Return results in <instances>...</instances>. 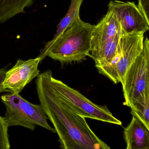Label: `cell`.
<instances>
[{
  "instance_id": "cell-7",
  "label": "cell",
  "mask_w": 149,
  "mask_h": 149,
  "mask_svg": "<svg viewBox=\"0 0 149 149\" xmlns=\"http://www.w3.org/2000/svg\"><path fill=\"white\" fill-rule=\"evenodd\" d=\"M51 80L55 90L60 98L74 111L85 118L122 125L106 106H101L91 102L77 90L70 88L52 76Z\"/></svg>"
},
{
  "instance_id": "cell-3",
  "label": "cell",
  "mask_w": 149,
  "mask_h": 149,
  "mask_svg": "<svg viewBox=\"0 0 149 149\" xmlns=\"http://www.w3.org/2000/svg\"><path fill=\"white\" fill-rule=\"evenodd\" d=\"M122 30L113 10L108 9L106 14L97 25H94L91 35V57L96 68L111 63L116 55Z\"/></svg>"
},
{
  "instance_id": "cell-8",
  "label": "cell",
  "mask_w": 149,
  "mask_h": 149,
  "mask_svg": "<svg viewBox=\"0 0 149 149\" xmlns=\"http://www.w3.org/2000/svg\"><path fill=\"white\" fill-rule=\"evenodd\" d=\"M108 7L116 14L121 26L122 34L144 33L149 30V21L134 2L111 1Z\"/></svg>"
},
{
  "instance_id": "cell-13",
  "label": "cell",
  "mask_w": 149,
  "mask_h": 149,
  "mask_svg": "<svg viewBox=\"0 0 149 149\" xmlns=\"http://www.w3.org/2000/svg\"><path fill=\"white\" fill-rule=\"evenodd\" d=\"M83 0H71V5L68 13L61 21L57 26L56 33L54 39L59 36L65 29L79 16V10Z\"/></svg>"
},
{
  "instance_id": "cell-10",
  "label": "cell",
  "mask_w": 149,
  "mask_h": 149,
  "mask_svg": "<svg viewBox=\"0 0 149 149\" xmlns=\"http://www.w3.org/2000/svg\"><path fill=\"white\" fill-rule=\"evenodd\" d=\"M123 132L126 149H149V129L136 117L132 116Z\"/></svg>"
},
{
  "instance_id": "cell-15",
  "label": "cell",
  "mask_w": 149,
  "mask_h": 149,
  "mask_svg": "<svg viewBox=\"0 0 149 149\" xmlns=\"http://www.w3.org/2000/svg\"><path fill=\"white\" fill-rule=\"evenodd\" d=\"M137 6L147 20L149 21V0H138Z\"/></svg>"
},
{
  "instance_id": "cell-11",
  "label": "cell",
  "mask_w": 149,
  "mask_h": 149,
  "mask_svg": "<svg viewBox=\"0 0 149 149\" xmlns=\"http://www.w3.org/2000/svg\"><path fill=\"white\" fill-rule=\"evenodd\" d=\"M33 4V0H0V24L24 13Z\"/></svg>"
},
{
  "instance_id": "cell-9",
  "label": "cell",
  "mask_w": 149,
  "mask_h": 149,
  "mask_svg": "<svg viewBox=\"0 0 149 149\" xmlns=\"http://www.w3.org/2000/svg\"><path fill=\"white\" fill-rule=\"evenodd\" d=\"M40 57L26 61L18 60L13 68L7 71L3 82L4 88L12 94H19L25 86L40 74L38 69Z\"/></svg>"
},
{
  "instance_id": "cell-4",
  "label": "cell",
  "mask_w": 149,
  "mask_h": 149,
  "mask_svg": "<svg viewBox=\"0 0 149 149\" xmlns=\"http://www.w3.org/2000/svg\"><path fill=\"white\" fill-rule=\"evenodd\" d=\"M1 102L6 106L4 120L8 127L22 126L31 131L40 126L55 133L47 122L48 118L42 105L31 103L19 94L10 93L1 96Z\"/></svg>"
},
{
  "instance_id": "cell-12",
  "label": "cell",
  "mask_w": 149,
  "mask_h": 149,
  "mask_svg": "<svg viewBox=\"0 0 149 149\" xmlns=\"http://www.w3.org/2000/svg\"><path fill=\"white\" fill-rule=\"evenodd\" d=\"M130 108L132 115L149 129V94L135 102Z\"/></svg>"
},
{
  "instance_id": "cell-2",
  "label": "cell",
  "mask_w": 149,
  "mask_h": 149,
  "mask_svg": "<svg viewBox=\"0 0 149 149\" xmlns=\"http://www.w3.org/2000/svg\"><path fill=\"white\" fill-rule=\"evenodd\" d=\"M94 26L78 17L59 36L47 42L38 56L42 61L48 56L61 63L83 61L90 56Z\"/></svg>"
},
{
  "instance_id": "cell-16",
  "label": "cell",
  "mask_w": 149,
  "mask_h": 149,
  "mask_svg": "<svg viewBox=\"0 0 149 149\" xmlns=\"http://www.w3.org/2000/svg\"><path fill=\"white\" fill-rule=\"evenodd\" d=\"M7 70L6 68H2L0 69V93L4 92H10L8 90L4 88L3 87V82L6 77V73Z\"/></svg>"
},
{
  "instance_id": "cell-5",
  "label": "cell",
  "mask_w": 149,
  "mask_h": 149,
  "mask_svg": "<svg viewBox=\"0 0 149 149\" xmlns=\"http://www.w3.org/2000/svg\"><path fill=\"white\" fill-rule=\"evenodd\" d=\"M125 101L123 104H132L149 94V40H144L141 53L128 68L121 83Z\"/></svg>"
},
{
  "instance_id": "cell-1",
  "label": "cell",
  "mask_w": 149,
  "mask_h": 149,
  "mask_svg": "<svg viewBox=\"0 0 149 149\" xmlns=\"http://www.w3.org/2000/svg\"><path fill=\"white\" fill-rule=\"evenodd\" d=\"M48 70L41 73L36 81L41 105L53 124L63 149H109L91 129L85 118L77 114L58 96Z\"/></svg>"
},
{
  "instance_id": "cell-14",
  "label": "cell",
  "mask_w": 149,
  "mask_h": 149,
  "mask_svg": "<svg viewBox=\"0 0 149 149\" xmlns=\"http://www.w3.org/2000/svg\"><path fill=\"white\" fill-rule=\"evenodd\" d=\"M8 128L4 118L0 116V149L10 148Z\"/></svg>"
},
{
  "instance_id": "cell-6",
  "label": "cell",
  "mask_w": 149,
  "mask_h": 149,
  "mask_svg": "<svg viewBox=\"0 0 149 149\" xmlns=\"http://www.w3.org/2000/svg\"><path fill=\"white\" fill-rule=\"evenodd\" d=\"M144 34H122L116 55L109 64L96 68L99 74L105 76L115 84L121 83L128 68L143 50Z\"/></svg>"
}]
</instances>
